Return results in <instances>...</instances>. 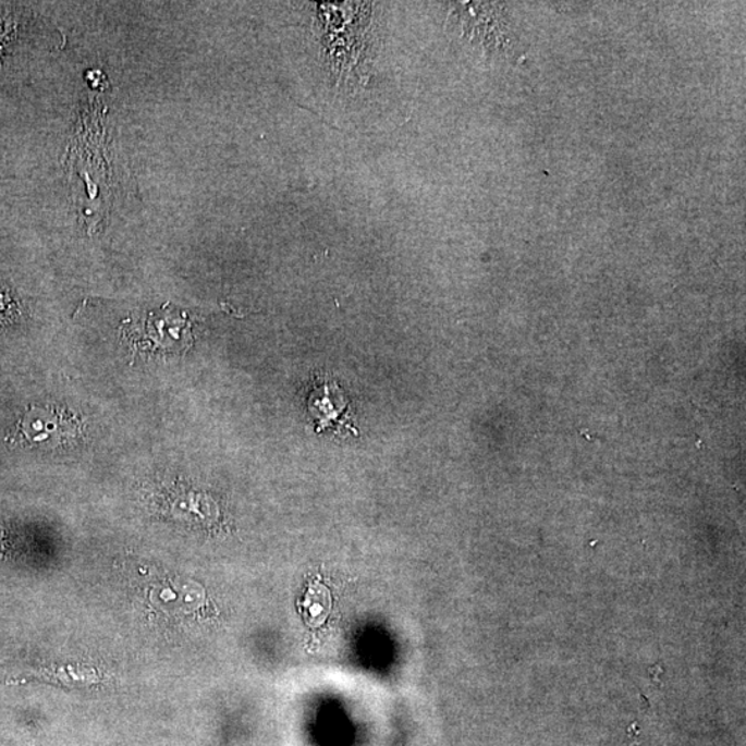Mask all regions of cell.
I'll use <instances>...</instances> for the list:
<instances>
[{"instance_id":"cell-1","label":"cell","mask_w":746,"mask_h":746,"mask_svg":"<svg viewBox=\"0 0 746 746\" xmlns=\"http://www.w3.org/2000/svg\"><path fill=\"white\" fill-rule=\"evenodd\" d=\"M306 609L310 620H316L320 625L331 610V597L322 585H314L306 596Z\"/></svg>"}]
</instances>
